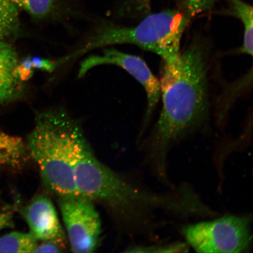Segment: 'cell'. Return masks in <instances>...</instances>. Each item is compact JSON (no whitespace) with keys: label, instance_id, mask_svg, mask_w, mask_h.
<instances>
[{"label":"cell","instance_id":"obj_1","mask_svg":"<svg viewBox=\"0 0 253 253\" xmlns=\"http://www.w3.org/2000/svg\"><path fill=\"white\" fill-rule=\"evenodd\" d=\"M211 47L206 38L195 36L180 53L175 67L163 68L162 110L149 134L138 142L143 165L167 188L176 185L169 173L170 152L183 141L208 131Z\"/></svg>","mask_w":253,"mask_h":253},{"label":"cell","instance_id":"obj_2","mask_svg":"<svg viewBox=\"0 0 253 253\" xmlns=\"http://www.w3.org/2000/svg\"><path fill=\"white\" fill-rule=\"evenodd\" d=\"M88 142L80 123L61 108L38 112L26 146L44 184L58 197L79 195L74 169Z\"/></svg>","mask_w":253,"mask_h":253},{"label":"cell","instance_id":"obj_3","mask_svg":"<svg viewBox=\"0 0 253 253\" xmlns=\"http://www.w3.org/2000/svg\"><path fill=\"white\" fill-rule=\"evenodd\" d=\"M191 17L179 9L152 14L132 27L107 25L99 28L85 42L57 61L61 66L91 50L119 44H130L161 57L163 68H172L178 61L183 33Z\"/></svg>","mask_w":253,"mask_h":253},{"label":"cell","instance_id":"obj_4","mask_svg":"<svg viewBox=\"0 0 253 253\" xmlns=\"http://www.w3.org/2000/svg\"><path fill=\"white\" fill-rule=\"evenodd\" d=\"M194 223H183L180 233L198 253H248L253 246L252 214H226Z\"/></svg>","mask_w":253,"mask_h":253},{"label":"cell","instance_id":"obj_5","mask_svg":"<svg viewBox=\"0 0 253 253\" xmlns=\"http://www.w3.org/2000/svg\"><path fill=\"white\" fill-rule=\"evenodd\" d=\"M58 202L71 251L77 253L96 251L100 241L102 225L93 201L74 195L59 197Z\"/></svg>","mask_w":253,"mask_h":253},{"label":"cell","instance_id":"obj_6","mask_svg":"<svg viewBox=\"0 0 253 253\" xmlns=\"http://www.w3.org/2000/svg\"><path fill=\"white\" fill-rule=\"evenodd\" d=\"M115 65L124 69L144 87L147 97V108L137 141L140 140L149 126L152 115L161 98L160 82L155 77L147 63L137 56L123 52L115 47L104 48L102 53L87 57L81 63L78 77H84L96 66Z\"/></svg>","mask_w":253,"mask_h":253},{"label":"cell","instance_id":"obj_7","mask_svg":"<svg viewBox=\"0 0 253 253\" xmlns=\"http://www.w3.org/2000/svg\"><path fill=\"white\" fill-rule=\"evenodd\" d=\"M21 212L29 227L30 233L38 242H55L66 248L65 233L54 205L47 196H36L22 208Z\"/></svg>","mask_w":253,"mask_h":253},{"label":"cell","instance_id":"obj_8","mask_svg":"<svg viewBox=\"0 0 253 253\" xmlns=\"http://www.w3.org/2000/svg\"><path fill=\"white\" fill-rule=\"evenodd\" d=\"M20 63L14 47L0 41V104L18 99L24 93L25 82L19 73Z\"/></svg>","mask_w":253,"mask_h":253},{"label":"cell","instance_id":"obj_9","mask_svg":"<svg viewBox=\"0 0 253 253\" xmlns=\"http://www.w3.org/2000/svg\"><path fill=\"white\" fill-rule=\"evenodd\" d=\"M27 153L26 144L20 137L0 131V169H18Z\"/></svg>","mask_w":253,"mask_h":253},{"label":"cell","instance_id":"obj_10","mask_svg":"<svg viewBox=\"0 0 253 253\" xmlns=\"http://www.w3.org/2000/svg\"><path fill=\"white\" fill-rule=\"evenodd\" d=\"M228 14L238 18L244 27V40L239 52L253 56V19L252 6L242 0H228Z\"/></svg>","mask_w":253,"mask_h":253},{"label":"cell","instance_id":"obj_11","mask_svg":"<svg viewBox=\"0 0 253 253\" xmlns=\"http://www.w3.org/2000/svg\"><path fill=\"white\" fill-rule=\"evenodd\" d=\"M38 242L30 233L12 232L0 237V253H34Z\"/></svg>","mask_w":253,"mask_h":253},{"label":"cell","instance_id":"obj_12","mask_svg":"<svg viewBox=\"0 0 253 253\" xmlns=\"http://www.w3.org/2000/svg\"><path fill=\"white\" fill-rule=\"evenodd\" d=\"M18 29L17 6L12 0H0V41L14 36Z\"/></svg>","mask_w":253,"mask_h":253},{"label":"cell","instance_id":"obj_13","mask_svg":"<svg viewBox=\"0 0 253 253\" xmlns=\"http://www.w3.org/2000/svg\"><path fill=\"white\" fill-rule=\"evenodd\" d=\"M36 20H43L51 14L55 8V0H12Z\"/></svg>","mask_w":253,"mask_h":253},{"label":"cell","instance_id":"obj_14","mask_svg":"<svg viewBox=\"0 0 253 253\" xmlns=\"http://www.w3.org/2000/svg\"><path fill=\"white\" fill-rule=\"evenodd\" d=\"M190 246L187 243L174 242L169 243H160L153 245H139L129 246L126 253H187Z\"/></svg>","mask_w":253,"mask_h":253},{"label":"cell","instance_id":"obj_15","mask_svg":"<svg viewBox=\"0 0 253 253\" xmlns=\"http://www.w3.org/2000/svg\"><path fill=\"white\" fill-rule=\"evenodd\" d=\"M52 72L56 69L54 61L40 58H28L23 62L20 63L19 73L22 80L27 81L33 74L34 69Z\"/></svg>","mask_w":253,"mask_h":253},{"label":"cell","instance_id":"obj_16","mask_svg":"<svg viewBox=\"0 0 253 253\" xmlns=\"http://www.w3.org/2000/svg\"><path fill=\"white\" fill-rule=\"evenodd\" d=\"M216 0H176L179 10L189 17L202 13L213 7Z\"/></svg>","mask_w":253,"mask_h":253},{"label":"cell","instance_id":"obj_17","mask_svg":"<svg viewBox=\"0 0 253 253\" xmlns=\"http://www.w3.org/2000/svg\"><path fill=\"white\" fill-rule=\"evenodd\" d=\"M65 248V247L57 242H41L40 244L38 243L34 253H61Z\"/></svg>","mask_w":253,"mask_h":253},{"label":"cell","instance_id":"obj_18","mask_svg":"<svg viewBox=\"0 0 253 253\" xmlns=\"http://www.w3.org/2000/svg\"><path fill=\"white\" fill-rule=\"evenodd\" d=\"M13 219L9 212L0 211V231L13 226Z\"/></svg>","mask_w":253,"mask_h":253},{"label":"cell","instance_id":"obj_19","mask_svg":"<svg viewBox=\"0 0 253 253\" xmlns=\"http://www.w3.org/2000/svg\"><path fill=\"white\" fill-rule=\"evenodd\" d=\"M151 0H138V8L145 12L149 11Z\"/></svg>","mask_w":253,"mask_h":253}]
</instances>
